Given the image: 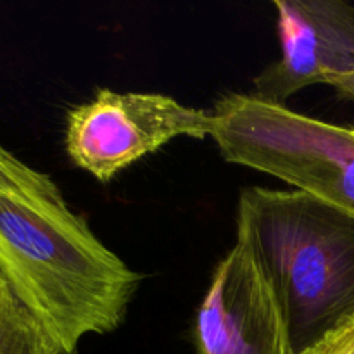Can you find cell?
<instances>
[{
    "mask_svg": "<svg viewBox=\"0 0 354 354\" xmlns=\"http://www.w3.org/2000/svg\"><path fill=\"white\" fill-rule=\"evenodd\" d=\"M237 241L261 268L294 354L354 318V216L301 190L241 192Z\"/></svg>",
    "mask_w": 354,
    "mask_h": 354,
    "instance_id": "7a4b0ae2",
    "label": "cell"
},
{
    "mask_svg": "<svg viewBox=\"0 0 354 354\" xmlns=\"http://www.w3.org/2000/svg\"><path fill=\"white\" fill-rule=\"evenodd\" d=\"M0 273L66 354L114 332L142 277L73 213L54 180L0 145Z\"/></svg>",
    "mask_w": 354,
    "mask_h": 354,
    "instance_id": "6da1fadb",
    "label": "cell"
},
{
    "mask_svg": "<svg viewBox=\"0 0 354 354\" xmlns=\"http://www.w3.org/2000/svg\"><path fill=\"white\" fill-rule=\"evenodd\" d=\"M327 85L334 86L341 95L354 100V69L349 73H344V75L332 76V78L327 82Z\"/></svg>",
    "mask_w": 354,
    "mask_h": 354,
    "instance_id": "9c48e42d",
    "label": "cell"
},
{
    "mask_svg": "<svg viewBox=\"0 0 354 354\" xmlns=\"http://www.w3.org/2000/svg\"><path fill=\"white\" fill-rule=\"evenodd\" d=\"M211 137L228 162L268 173L354 216L353 128L254 93H230L214 106Z\"/></svg>",
    "mask_w": 354,
    "mask_h": 354,
    "instance_id": "3957f363",
    "label": "cell"
},
{
    "mask_svg": "<svg viewBox=\"0 0 354 354\" xmlns=\"http://www.w3.org/2000/svg\"><path fill=\"white\" fill-rule=\"evenodd\" d=\"M282 55L254 78V95L286 106L294 93L354 69V6L342 0H273Z\"/></svg>",
    "mask_w": 354,
    "mask_h": 354,
    "instance_id": "8992f818",
    "label": "cell"
},
{
    "mask_svg": "<svg viewBox=\"0 0 354 354\" xmlns=\"http://www.w3.org/2000/svg\"><path fill=\"white\" fill-rule=\"evenodd\" d=\"M353 130H354V128H353Z\"/></svg>",
    "mask_w": 354,
    "mask_h": 354,
    "instance_id": "8fae6325",
    "label": "cell"
},
{
    "mask_svg": "<svg viewBox=\"0 0 354 354\" xmlns=\"http://www.w3.org/2000/svg\"><path fill=\"white\" fill-rule=\"evenodd\" d=\"M194 334L199 354H294L275 296L244 242L218 263Z\"/></svg>",
    "mask_w": 354,
    "mask_h": 354,
    "instance_id": "5b68a950",
    "label": "cell"
},
{
    "mask_svg": "<svg viewBox=\"0 0 354 354\" xmlns=\"http://www.w3.org/2000/svg\"><path fill=\"white\" fill-rule=\"evenodd\" d=\"M6 287H7L6 279H3L2 273H0V297H2V292H3V289H6Z\"/></svg>",
    "mask_w": 354,
    "mask_h": 354,
    "instance_id": "30bf717a",
    "label": "cell"
},
{
    "mask_svg": "<svg viewBox=\"0 0 354 354\" xmlns=\"http://www.w3.org/2000/svg\"><path fill=\"white\" fill-rule=\"evenodd\" d=\"M301 354H354V318Z\"/></svg>",
    "mask_w": 354,
    "mask_h": 354,
    "instance_id": "ba28073f",
    "label": "cell"
},
{
    "mask_svg": "<svg viewBox=\"0 0 354 354\" xmlns=\"http://www.w3.org/2000/svg\"><path fill=\"white\" fill-rule=\"evenodd\" d=\"M211 131L213 114L165 93L100 88L90 102L68 113L66 152L78 168L106 183L173 138H204Z\"/></svg>",
    "mask_w": 354,
    "mask_h": 354,
    "instance_id": "277c9868",
    "label": "cell"
},
{
    "mask_svg": "<svg viewBox=\"0 0 354 354\" xmlns=\"http://www.w3.org/2000/svg\"><path fill=\"white\" fill-rule=\"evenodd\" d=\"M0 354H66L9 286L0 297Z\"/></svg>",
    "mask_w": 354,
    "mask_h": 354,
    "instance_id": "52a82bcc",
    "label": "cell"
}]
</instances>
